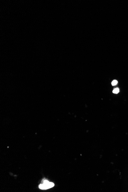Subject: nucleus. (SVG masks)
<instances>
[{"mask_svg": "<svg viewBox=\"0 0 128 192\" xmlns=\"http://www.w3.org/2000/svg\"><path fill=\"white\" fill-rule=\"evenodd\" d=\"M55 185L53 183L50 182L47 180H45L43 183L39 185V187L40 189L45 190L49 189L53 187Z\"/></svg>", "mask_w": 128, "mask_h": 192, "instance_id": "f257e3e1", "label": "nucleus"}, {"mask_svg": "<svg viewBox=\"0 0 128 192\" xmlns=\"http://www.w3.org/2000/svg\"><path fill=\"white\" fill-rule=\"evenodd\" d=\"M119 92V88H116L114 89V90L113 91V93H114V94H117Z\"/></svg>", "mask_w": 128, "mask_h": 192, "instance_id": "f03ea898", "label": "nucleus"}, {"mask_svg": "<svg viewBox=\"0 0 128 192\" xmlns=\"http://www.w3.org/2000/svg\"><path fill=\"white\" fill-rule=\"evenodd\" d=\"M117 83L118 82L117 81L114 80L113 81V82H112V85L113 86H115V85H116L117 84Z\"/></svg>", "mask_w": 128, "mask_h": 192, "instance_id": "7ed1b4c3", "label": "nucleus"}]
</instances>
